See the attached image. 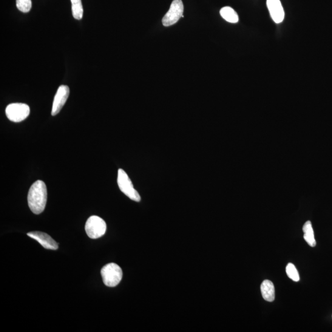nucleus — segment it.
<instances>
[{"label": "nucleus", "mask_w": 332, "mask_h": 332, "mask_svg": "<svg viewBox=\"0 0 332 332\" xmlns=\"http://www.w3.org/2000/svg\"><path fill=\"white\" fill-rule=\"evenodd\" d=\"M48 193L46 184L37 180L31 186L28 194V206L33 214L38 215L44 211L46 207Z\"/></svg>", "instance_id": "1"}, {"label": "nucleus", "mask_w": 332, "mask_h": 332, "mask_svg": "<svg viewBox=\"0 0 332 332\" xmlns=\"http://www.w3.org/2000/svg\"><path fill=\"white\" fill-rule=\"evenodd\" d=\"M101 275L104 284L114 288L121 282L123 277V271L116 263H109L101 269Z\"/></svg>", "instance_id": "2"}, {"label": "nucleus", "mask_w": 332, "mask_h": 332, "mask_svg": "<svg viewBox=\"0 0 332 332\" xmlns=\"http://www.w3.org/2000/svg\"><path fill=\"white\" fill-rule=\"evenodd\" d=\"M117 182L121 191L130 200L136 201V202L140 201V195L134 188L132 181L130 180L128 175L123 169L118 170Z\"/></svg>", "instance_id": "3"}, {"label": "nucleus", "mask_w": 332, "mask_h": 332, "mask_svg": "<svg viewBox=\"0 0 332 332\" xmlns=\"http://www.w3.org/2000/svg\"><path fill=\"white\" fill-rule=\"evenodd\" d=\"M85 230L90 238L98 239L106 233L107 224L102 218L93 215L88 218L85 225Z\"/></svg>", "instance_id": "4"}, {"label": "nucleus", "mask_w": 332, "mask_h": 332, "mask_svg": "<svg viewBox=\"0 0 332 332\" xmlns=\"http://www.w3.org/2000/svg\"><path fill=\"white\" fill-rule=\"evenodd\" d=\"M30 114V108L27 104L14 103L8 105L6 109V115L14 123H19L26 119Z\"/></svg>", "instance_id": "5"}, {"label": "nucleus", "mask_w": 332, "mask_h": 332, "mask_svg": "<svg viewBox=\"0 0 332 332\" xmlns=\"http://www.w3.org/2000/svg\"><path fill=\"white\" fill-rule=\"evenodd\" d=\"M183 10L184 7L182 1L174 0L170 7L168 12L166 14L162 20L164 26H171L177 23L180 18H183Z\"/></svg>", "instance_id": "6"}, {"label": "nucleus", "mask_w": 332, "mask_h": 332, "mask_svg": "<svg viewBox=\"0 0 332 332\" xmlns=\"http://www.w3.org/2000/svg\"><path fill=\"white\" fill-rule=\"evenodd\" d=\"M70 93L69 87L65 85H62L59 87L54 99L52 112L51 115L56 116L58 114L67 102Z\"/></svg>", "instance_id": "7"}, {"label": "nucleus", "mask_w": 332, "mask_h": 332, "mask_svg": "<svg viewBox=\"0 0 332 332\" xmlns=\"http://www.w3.org/2000/svg\"><path fill=\"white\" fill-rule=\"evenodd\" d=\"M27 235L28 236L36 240L45 249L55 251L59 248L58 244L50 235L45 232L32 231L28 232Z\"/></svg>", "instance_id": "8"}, {"label": "nucleus", "mask_w": 332, "mask_h": 332, "mask_svg": "<svg viewBox=\"0 0 332 332\" xmlns=\"http://www.w3.org/2000/svg\"><path fill=\"white\" fill-rule=\"evenodd\" d=\"M266 5L275 23H281L284 19L285 13L280 0H267Z\"/></svg>", "instance_id": "9"}, {"label": "nucleus", "mask_w": 332, "mask_h": 332, "mask_svg": "<svg viewBox=\"0 0 332 332\" xmlns=\"http://www.w3.org/2000/svg\"><path fill=\"white\" fill-rule=\"evenodd\" d=\"M261 292L264 300L269 302H273L275 299V289L271 280H263L261 285Z\"/></svg>", "instance_id": "10"}, {"label": "nucleus", "mask_w": 332, "mask_h": 332, "mask_svg": "<svg viewBox=\"0 0 332 332\" xmlns=\"http://www.w3.org/2000/svg\"><path fill=\"white\" fill-rule=\"evenodd\" d=\"M303 231L304 232L303 237L308 245L313 248L316 246V241L315 240L313 228L310 221H306L305 225H303Z\"/></svg>", "instance_id": "11"}, {"label": "nucleus", "mask_w": 332, "mask_h": 332, "mask_svg": "<svg viewBox=\"0 0 332 332\" xmlns=\"http://www.w3.org/2000/svg\"><path fill=\"white\" fill-rule=\"evenodd\" d=\"M220 13L222 18L229 23L235 24L239 21V16L231 7H225L221 8Z\"/></svg>", "instance_id": "12"}, {"label": "nucleus", "mask_w": 332, "mask_h": 332, "mask_svg": "<svg viewBox=\"0 0 332 332\" xmlns=\"http://www.w3.org/2000/svg\"><path fill=\"white\" fill-rule=\"evenodd\" d=\"M71 2H72L73 18L76 20L82 19L83 16V8L81 0H71Z\"/></svg>", "instance_id": "13"}, {"label": "nucleus", "mask_w": 332, "mask_h": 332, "mask_svg": "<svg viewBox=\"0 0 332 332\" xmlns=\"http://www.w3.org/2000/svg\"><path fill=\"white\" fill-rule=\"evenodd\" d=\"M287 274L289 278L293 280L295 282H298L300 280V276L296 267L294 264L289 263L286 266Z\"/></svg>", "instance_id": "14"}, {"label": "nucleus", "mask_w": 332, "mask_h": 332, "mask_svg": "<svg viewBox=\"0 0 332 332\" xmlns=\"http://www.w3.org/2000/svg\"><path fill=\"white\" fill-rule=\"evenodd\" d=\"M32 5L31 0H16V7L22 13L29 12L32 8Z\"/></svg>", "instance_id": "15"}]
</instances>
